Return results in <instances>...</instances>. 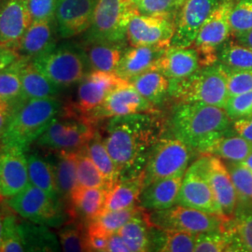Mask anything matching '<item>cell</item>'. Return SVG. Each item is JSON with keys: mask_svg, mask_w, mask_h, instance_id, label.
Instances as JSON below:
<instances>
[{"mask_svg": "<svg viewBox=\"0 0 252 252\" xmlns=\"http://www.w3.org/2000/svg\"><path fill=\"white\" fill-rule=\"evenodd\" d=\"M183 176L155 180L142 189L139 207L147 211L162 210L176 205Z\"/></svg>", "mask_w": 252, "mask_h": 252, "instance_id": "cell-24", "label": "cell"}, {"mask_svg": "<svg viewBox=\"0 0 252 252\" xmlns=\"http://www.w3.org/2000/svg\"><path fill=\"white\" fill-rule=\"evenodd\" d=\"M129 1H130V2H132L134 5L136 6V4H137V3H138L140 0H129Z\"/></svg>", "mask_w": 252, "mask_h": 252, "instance_id": "cell-58", "label": "cell"}, {"mask_svg": "<svg viewBox=\"0 0 252 252\" xmlns=\"http://www.w3.org/2000/svg\"><path fill=\"white\" fill-rule=\"evenodd\" d=\"M126 50V43L108 42L87 43L84 49L91 70L103 72H115Z\"/></svg>", "mask_w": 252, "mask_h": 252, "instance_id": "cell-29", "label": "cell"}, {"mask_svg": "<svg viewBox=\"0 0 252 252\" xmlns=\"http://www.w3.org/2000/svg\"><path fill=\"white\" fill-rule=\"evenodd\" d=\"M224 108L203 103H180L171 119L173 135L192 150L201 152L232 129Z\"/></svg>", "mask_w": 252, "mask_h": 252, "instance_id": "cell-2", "label": "cell"}, {"mask_svg": "<svg viewBox=\"0 0 252 252\" xmlns=\"http://www.w3.org/2000/svg\"><path fill=\"white\" fill-rule=\"evenodd\" d=\"M241 163H243L244 165H246V166H248V167L252 169V153L244 162H241Z\"/></svg>", "mask_w": 252, "mask_h": 252, "instance_id": "cell-57", "label": "cell"}, {"mask_svg": "<svg viewBox=\"0 0 252 252\" xmlns=\"http://www.w3.org/2000/svg\"><path fill=\"white\" fill-rule=\"evenodd\" d=\"M192 151L175 135L161 137L154 145L146 162L143 170L144 187L155 180L184 176Z\"/></svg>", "mask_w": 252, "mask_h": 252, "instance_id": "cell-8", "label": "cell"}, {"mask_svg": "<svg viewBox=\"0 0 252 252\" xmlns=\"http://www.w3.org/2000/svg\"><path fill=\"white\" fill-rule=\"evenodd\" d=\"M227 219L224 228L231 240L230 252H252V209H242Z\"/></svg>", "mask_w": 252, "mask_h": 252, "instance_id": "cell-32", "label": "cell"}, {"mask_svg": "<svg viewBox=\"0 0 252 252\" xmlns=\"http://www.w3.org/2000/svg\"><path fill=\"white\" fill-rule=\"evenodd\" d=\"M153 228L169 231H180L199 234L221 228L226 218L208 214L197 209L175 205L173 207L151 211L146 214Z\"/></svg>", "mask_w": 252, "mask_h": 252, "instance_id": "cell-9", "label": "cell"}, {"mask_svg": "<svg viewBox=\"0 0 252 252\" xmlns=\"http://www.w3.org/2000/svg\"><path fill=\"white\" fill-rule=\"evenodd\" d=\"M168 94L179 103H203L225 108L230 97L228 71L220 62L201 66L184 79L170 81Z\"/></svg>", "mask_w": 252, "mask_h": 252, "instance_id": "cell-4", "label": "cell"}, {"mask_svg": "<svg viewBox=\"0 0 252 252\" xmlns=\"http://www.w3.org/2000/svg\"><path fill=\"white\" fill-rule=\"evenodd\" d=\"M6 205L19 216L38 224L55 226L63 220L60 200L31 183L14 196L6 198Z\"/></svg>", "mask_w": 252, "mask_h": 252, "instance_id": "cell-10", "label": "cell"}, {"mask_svg": "<svg viewBox=\"0 0 252 252\" xmlns=\"http://www.w3.org/2000/svg\"><path fill=\"white\" fill-rule=\"evenodd\" d=\"M183 4V0H140L136 4V9L142 14L170 17Z\"/></svg>", "mask_w": 252, "mask_h": 252, "instance_id": "cell-47", "label": "cell"}, {"mask_svg": "<svg viewBox=\"0 0 252 252\" xmlns=\"http://www.w3.org/2000/svg\"><path fill=\"white\" fill-rule=\"evenodd\" d=\"M129 82L153 106L162 103L169 93L170 80L157 69H150Z\"/></svg>", "mask_w": 252, "mask_h": 252, "instance_id": "cell-34", "label": "cell"}, {"mask_svg": "<svg viewBox=\"0 0 252 252\" xmlns=\"http://www.w3.org/2000/svg\"><path fill=\"white\" fill-rule=\"evenodd\" d=\"M77 153H57L55 162H51L60 198H69L73 190L78 186Z\"/></svg>", "mask_w": 252, "mask_h": 252, "instance_id": "cell-33", "label": "cell"}, {"mask_svg": "<svg viewBox=\"0 0 252 252\" xmlns=\"http://www.w3.org/2000/svg\"><path fill=\"white\" fill-rule=\"evenodd\" d=\"M77 177L78 186L110 189L107 180L86 153L85 147L77 153Z\"/></svg>", "mask_w": 252, "mask_h": 252, "instance_id": "cell-41", "label": "cell"}, {"mask_svg": "<svg viewBox=\"0 0 252 252\" xmlns=\"http://www.w3.org/2000/svg\"><path fill=\"white\" fill-rule=\"evenodd\" d=\"M57 2L58 0H27L31 21L54 19Z\"/></svg>", "mask_w": 252, "mask_h": 252, "instance_id": "cell-49", "label": "cell"}, {"mask_svg": "<svg viewBox=\"0 0 252 252\" xmlns=\"http://www.w3.org/2000/svg\"><path fill=\"white\" fill-rule=\"evenodd\" d=\"M56 35L55 19L32 22L21 38L16 53L31 61L56 45Z\"/></svg>", "mask_w": 252, "mask_h": 252, "instance_id": "cell-21", "label": "cell"}, {"mask_svg": "<svg viewBox=\"0 0 252 252\" xmlns=\"http://www.w3.org/2000/svg\"><path fill=\"white\" fill-rule=\"evenodd\" d=\"M175 25L170 17L142 14L138 11L127 28L126 40L131 46H167L171 43Z\"/></svg>", "mask_w": 252, "mask_h": 252, "instance_id": "cell-16", "label": "cell"}, {"mask_svg": "<svg viewBox=\"0 0 252 252\" xmlns=\"http://www.w3.org/2000/svg\"><path fill=\"white\" fill-rule=\"evenodd\" d=\"M153 105L145 99L133 84L127 81L112 91L87 118L95 123L100 120L153 112Z\"/></svg>", "mask_w": 252, "mask_h": 252, "instance_id": "cell-13", "label": "cell"}, {"mask_svg": "<svg viewBox=\"0 0 252 252\" xmlns=\"http://www.w3.org/2000/svg\"><path fill=\"white\" fill-rule=\"evenodd\" d=\"M138 10L129 0H98L90 27L85 32L87 43H126L127 28Z\"/></svg>", "mask_w": 252, "mask_h": 252, "instance_id": "cell-6", "label": "cell"}, {"mask_svg": "<svg viewBox=\"0 0 252 252\" xmlns=\"http://www.w3.org/2000/svg\"><path fill=\"white\" fill-rule=\"evenodd\" d=\"M232 34L238 35L252 29V0H240L230 12Z\"/></svg>", "mask_w": 252, "mask_h": 252, "instance_id": "cell-46", "label": "cell"}, {"mask_svg": "<svg viewBox=\"0 0 252 252\" xmlns=\"http://www.w3.org/2000/svg\"><path fill=\"white\" fill-rule=\"evenodd\" d=\"M234 37H235V40L238 41L239 43L248 46L252 49V29L242 34L234 35Z\"/></svg>", "mask_w": 252, "mask_h": 252, "instance_id": "cell-55", "label": "cell"}, {"mask_svg": "<svg viewBox=\"0 0 252 252\" xmlns=\"http://www.w3.org/2000/svg\"><path fill=\"white\" fill-rule=\"evenodd\" d=\"M201 67L194 48L169 46L155 63L153 69L162 73L170 81L188 77Z\"/></svg>", "mask_w": 252, "mask_h": 252, "instance_id": "cell-22", "label": "cell"}, {"mask_svg": "<svg viewBox=\"0 0 252 252\" xmlns=\"http://www.w3.org/2000/svg\"><path fill=\"white\" fill-rule=\"evenodd\" d=\"M64 114L54 119L36 144L56 153L79 152L87 145L96 133L94 122L70 109Z\"/></svg>", "mask_w": 252, "mask_h": 252, "instance_id": "cell-7", "label": "cell"}, {"mask_svg": "<svg viewBox=\"0 0 252 252\" xmlns=\"http://www.w3.org/2000/svg\"><path fill=\"white\" fill-rule=\"evenodd\" d=\"M238 199L252 201V169L241 162H227Z\"/></svg>", "mask_w": 252, "mask_h": 252, "instance_id": "cell-44", "label": "cell"}, {"mask_svg": "<svg viewBox=\"0 0 252 252\" xmlns=\"http://www.w3.org/2000/svg\"><path fill=\"white\" fill-rule=\"evenodd\" d=\"M232 0L223 1L208 16L199 30L193 47L199 55L201 66L218 62V53L232 34L230 27V12Z\"/></svg>", "mask_w": 252, "mask_h": 252, "instance_id": "cell-12", "label": "cell"}, {"mask_svg": "<svg viewBox=\"0 0 252 252\" xmlns=\"http://www.w3.org/2000/svg\"><path fill=\"white\" fill-rule=\"evenodd\" d=\"M27 59H18L0 71V100L13 105L22 98V69Z\"/></svg>", "mask_w": 252, "mask_h": 252, "instance_id": "cell-39", "label": "cell"}, {"mask_svg": "<svg viewBox=\"0 0 252 252\" xmlns=\"http://www.w3.org/2000/svg\"><path fill=\"white\" fill-rule=\"evenodd\" d=\"M142 210L132 217L117 232L131 252L152 251V225L148 221L146 213H141Z\"/></svg>", "mask_w": 252, "mask_h": 252, "instance_id": "cell-31", "label": "cell"}, {"mask_svg": "<svg viewBox=\"0 0 252 252\" xmlns=\"http://www.w3.org/2000/svg\"><path fill=\"white\" fill-rule=\"evenodd\" d=\"M108 189L77 186L70 195L72 215L92 220L104 210Z\"/></svg>", "mask_w": 252, "mask_h": 252, "instance_id": "cell-28", "label": "cell"}, {"mask_svg": "<svg viewBox=\"0 0 252 252\" xmlns=\"http://www.w3.org/2000/svg\"><path fill=\"white\" fill-rule=\"evenodd\" d=\"M27 154L20 148L0 149V196H14L29 184Z\"/></svg>", "mask_w": 252, "mask_h": 252, "instance_id": "cell-18", "label": "cell"}, {"mask_svg": "<svg viewBox=\"0 0 252 252\" xmlns=\"http://www.w3.org/2000/svg\"><path fill=\"white\" fill-rule=\"evenodd\" d=\"M0 198H2L0 196ZM3 220H4V212L1 207V201H0V246H1V238H2V229H3Z\"/></svg>", "mask_w": 252, "mask_h": 252, "instance_id": "cell-56", "label": "cell"}, {"mask_svg": "<svg viewBox=\"0 0 252 252\" xmlns=\"http://www.w3.org/2000/svg\"><path fill=\"white\" fill-rule=\"evenodd\" d=\"M31 23L27 0H0V46L16 52Z\"/></svg>", "mask_w": 252, "mask_h": 252, "instance_id": "cell-19", "label": "cell"}, {"mask_svg": "<svg viewBox=\"0 0 252 252\" xmlns=\"http://www.w3.org/2000/svg\"><path fill=\"white\" fill-rule=\"evenodd\" d=\"M98 0H58L55 11L57 35L70 38L85 33L90 27Z\"/></svg>", "mask_w": 252, "mask_h": 252, "instance_id": "cell-17", "label": "cell"}, {"mask_svg": "<svg viewBox=\"0 0 252 252\" xmlns=\"http://www.w3.org/2000/svg\"><path fill=\"white\" fill-rule=\"evenodd\" d=\"M167 46H132L126 48L115 73L126 81L153 69Z\"/></svg>", "mask_w": 252, "mask_h": 252, "instance_id": "cell-23", "label": "cell"}, {"mask_svg": "<svg viewBox=\"0 0 252 252\" xmlns=\"http://www.w3.org/2000/svg\"><path fill=\"white\" fill-rule=\"evenodd\" d=\"M29 182L46 191L53 198L60 200L52 163L36 153L27 155Z\"/></svg>", "mask_w": 252, "mask_h": 252, "instance_id": "cell-35", "label": "cell"}, {"mask_svg": "<svg viewBox=\"0 0 252 252\" xmlns=\"http://www.w3.org/2000/svg\"><path fill=\"white\" fill-rule=\"evenodd\" d=\"M183 1H184V2H185V1H186V0H183Z\"/></svg>", "mask_w": 252, "mask_h": 252, "instance_id": "cell-59", "label": "cell"}, {"mask_svg": "<svg viewBox=\"0 0 252 252\" xmlns=\"http://www.w3.org/2000/svg\"><path fill=\"white\" fill-rule=\"evenodd\" d=\"M108 237L86 230V252H107Z\"/></svg>", "mask_w": 252, "mask_h": 252, "instance_id": "cell-50", "label": "cell"}, {"mask_svg": "<svg viewBox=\"0 0 252 252\" xmlns=\"http://www.w3.org/2000/svg\"><path fill=\"white\" fill-rule=\"evenodd\" d=\"M85 150L92 161L102 173L105 180H107L111 189L112 186L119 181L120 175L117 166L108 153L103 142L102 135L98 131H96L93 138L85 146Z\"/></svg>", "mask_w": 252, "mask_h": 252, "instance_id": "cell-37", "label": "cell"}, {"mask_svg": "<svg viewBox=\"0 0 252 252\" xmlns=\"http://www.w3.org/2000/svg\"><path fill=\"white\" fill-rule=\"evenodd\" d=\"M230 248L231 240L224 228V224L220 229L196 234L194 246L195 252H230Z\"/></svg>", "mask_w": 252, "mask_h": 252, "instance_id": "cell-42", "label": "cell"}, {"mask_svg": "<svg viewBox=\"0 0 252 252\" xmlns=\"http://www.w3.org/2000/svg\"><path fill=\"white\" fill-rule=\"evenodd\" d=\"M203 155H213L227 162H244L252 153V142L231 129L203 149Z\"/></svg>", "mask_w": 252, "mask_h": 252, "instance_id": "cell-25", "label": "cell"}, {"mask_svg": "<svg viewBox=\"0 0 252 252\" xmlns=\"http://www.w3.org/2000/svg\"><path fill=\"white\" fill-rule=\"evenodd\" d=\"M206 156V169L210 186L222 215L226 219L234 216L238 195L226 163L219 157Z\"/></svg>", "mask_w": 252, "mask_h": 252, "instance_id": "cell-20", "label": "cell"}, {"mask_svg": "<svg viewBox=\"0 0 252 252\" xmlns=\"http://www.w3.org/2000/svg\"><path fill=\"white\" fill-rule=\"evenodd\" d=\"M162 132V123L153 112L108 119L101 135L117 166L119 180L143 173L149 155Z\"/></svg>", "mask_w": 252, "mask_h": 252, "instance_id": "cell-1", "label": "cell"}, {"mask_svg": "<svg viewBox=\"0 0 252 252\" xmlns=\"http://www.w3.org/2000/svg\"><path fill=\"white\" fill-rule=\"evenodd\" d=\"M144 188L143 173L134 178L120 180L108 190L103 211L123 210L135 207ZM102 211V212H103Z\"/></svg>", "mask_w": 252, "mask_h": 252, "instance_id": "cell-26", "label": "cell"}, {"mask_svg": "<svg viewBox=\"0 0 252 252\" xmlns=\"http://www.w3.org/2000/svg\"><path fill=\"white\" fill-rule=\"evenodd\" d=\"M25 252L19 232V220L12 214H5L3 220L0 252Z\"/></svg>", "mask_w": 252, "mask_h": 252, "instance_id": "cell-45", "label": "cell"}, {"mask_svg": "<svg viewBox=\"0 0 252 252\" xmlns=\"http://www.w3.org/2000/svg\"><path fill=\"white\" fill-rule=\"evenodd\" d=\"M19 54L9 48L0 46V71L18 59Z\"/></svg>", "mask_w": 252, "mask_h": 252, "instance_id": "cell-54", "label": "cell"}, {"mask_svg": "<svg viewBox=\"0 0 252 252\" xmlns=\"http://www.w3.org/2000/svg\"><path fill=\"white\" fill-rule=\"evenodd\" d=\"M232 129L236 134L252 142V114L234 120L232 123Z\"/></svg>", "mask_w": 252, "mask_h": 252, "instance_id": "cell-51", "label": "cell"}, {"mask_svg": "<svg viewBox=\"0 0 252 252\" xmlns=\"http://www.w3.org/2000/svg\"><path fill=\"white\" fill-rule=\"evenodd\" d=\"M176 205L223 217L207 178L205 155L185 172Z\"/></svg>", "mask_w": 252, "mask_h": 252, "instance_id": "cell-11", "label": "cell"}, {"mask_svg": "<svg viewBox=\"0 0 252 252\" xmlns=\"http://www.w3.org/2000/svg\"><path fill=\"white\" fill-rule=\"evenodd\" d=\"M107 252H131L125 240L120 234L116 233L108 237Z\"/></svg>", "mask_w": 252, "mask_h": 252, "instance_id": "cell-53", "label": "cell"}, {"mask_svg": "<svg viewBox=\"0 0 252 252\" xmlns=\"http://www.w3.org/2000/svg\"><path fill=\"white\" fill-rule=\"evenodd\" d=\"M63 109L55 97L20 101L14 105L1 136V148H20L25 152L36 141Z\"/></svg>", "mask_w": 252, "mask_h": 252, "instance_id": "cell-3", "label": "cell"}, {"mask_svg": "<svg viewBox=\"0 0 252 252\" xmlns=\"http://www.w3.org/2000/svg\"><path fill=\"white\" fill-rule=\"evenodd\" d=\"M223 1L225 0H186L181 6L170 45L182 48L193 45L203 24Z\"/></svg>", "mask_w": 252, "mask_h": 252, "instance_id": "cell-15", "label": "cell"}, {"mask_svg": "<svg viewBox=\"0 0 252 252\" xmlns=\"http://www.w3.org/2000/svg\"><path fill=\"white\" fill-rule=\"evenodd\" d=\"M58 235L63 252H86V232L81 223L73 221L63 226Z\"/></svg>", "mask_w": 252, "mask_h": 252, "instance_id": "cell-43", "label": "cell"}, {"mask_svg": "<svg viewBox=\"0 0 252 252\" xmlns=\"http://www.w3.org/2000/svg\"><path fill=\"white\" fill-rule=\"evenodd\" d=\"M227 71L230 97L252 91V69L242 71L227 69Z\"/></svg>", "mask_w": 252, "mask_h": 252, "instance_id": "cell-48", "label": "cell"}, {"mask_svg": "<svg viewBox=\"0 0 252 252\" xmlns=\"http://www.w3.org/2000/svg\"><path fill=\"white\" fill-rule=\"evenodd\" d=\"M13 107H14L13 104L7 101L0 100V139L9 123V118L11 116V113L13 110ZM0 149H1V145H0Z\"/></svg>", "mask_w": 252, "mask_h": 252, "instance_id": "cell-52", "label": "cell"}, {"mask_svg": "<svg viewBox=\"0 0 252 252\" xmlns=\"http://www.w3.org/2000/svg\"><path fill=\"white\" fill-rule=\"evenodd\" d=\"M126 81L115 72L92 70L80 81L76 103L69 109L87 117L112 91Z\"/></svg>", "mask_w": 252, "mask_h": 252, "instance_id": "cell-14", "label": "cell"}, {"mask_svg": "<svg viewBox=\"0 0 252 252\" xmlns=\"http://www.w3.org/2000/svg\"><path fill=\"white\" fill-rule=\"evenodd\" d=\"M31 62L61 89L80 82L91 69L84 49L67 43L54 46Z\"/></svg>", "mask_w": 252, "mask_h": 252, "instance_id": "cell-5", "label": "cell"}, {"mask_svg": "<svg viewBox=\"0 0 252 252\" xmlns=\"http://www.w3.org/2000/svg\"><path fill=\"white\" fill-rule=\"evenodd\" d=\"M19 232L25 252H58L59 239L47 226L33 221H19Z\"/></svg>", "mask_w": 252, "mask_h": 252, "instance_id": "cell-30", "label": "cell"}, {"mask_svg": "<svg viewBox=\"0 0 252 252\" xmlns=\"http://www.w3.org/2000/svg\"><path fill=\"white\" fill-rule=\"evenodd\" d=\"M61 90L59 86L36 69L30 60L25 63L22 69L21 101L55 97Z\"/></svg>", "mask_w": 252, "mask_h": 252, "instance_id": "cell-27", "label": "cell"}, {"mask_svg": "<svg viewBox=\"0 0 252 252\" xmlns=\"http://www.w3.org/2000/svg\"><path fill=\"white\" fill-rule=\"evenodd\" d=\"M142 208L136 206L123 210L103 211L99 215L89 221L87 231L94 232L109 237L126 224V222L135 216Z\"/></svg>", "mask_w": 252, "mask_h": 252, "instance_id": "cell-38", "label": "cell"}, {"mask_svg": "<svg viewBox=\"0 0 252 252\" xmlns=\"http://www.w3.org/2000/svg\"><path fill=\"white\" fill-rule=\"evenodd\" d=\"M218 62L229 70L252 69V49L238 41H226L218 53Z\"/></svg>", "mask_w": 252, "mask_h": 252, "instance_id": "cell-40", "label": "cell"}, {"mask_svg": "<svg viewBox=\"0 0 252 252\" xmlns=\"http://www.w3.org/2000/svg\"><path fill=\"white\" fill-rule=\"evenodd\" d=\"M196 234L180 231L161 230L152 232V251L161 252H194Z\"/></svg>", "mask_w": 252, "mask_h": 252, "instance_id": "cell-36", "label": "cell"}]
</instances>
